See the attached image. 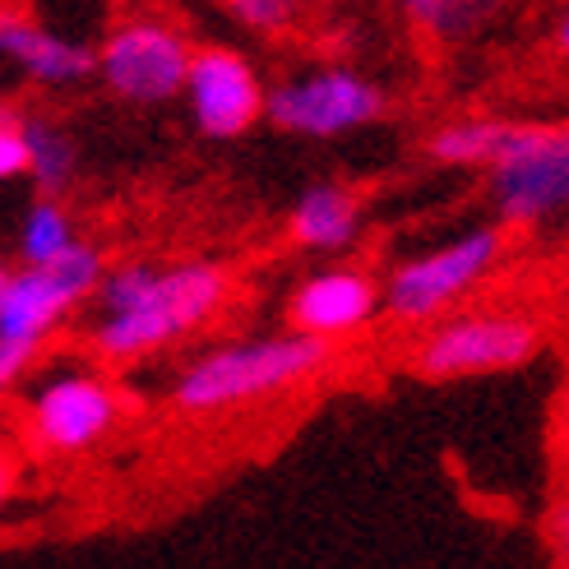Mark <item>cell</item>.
Wrapping results in <instances>:
<instances>
[{
	"instance_id": "cell-1",
	"label": "cell",
	"mask_w": 569,
	"mask_h": 569,
	"mask_svg": "<svg viewBox=\"0 0 569 569\" xmlns=\"http://www.w3.org/2000/svg\"><path fill=\"white\" fill-rule=\"evenodd\" d=\"M232 282V269L218 260H126L107 269L93 297L98 320L89 329L98 361L130 366L177 348L227 306Z\"/></svg>"
},
{
	"instance_id": "cell-2",
	"label": "cell",
	"mask_w": 569,
	"mask_h": 569,
	"mask_svg": "<svg viewBox=\"0 0 569 569\" xmlns=\"http://www.w3.org/2000/svg\"><path fill=\"white\" fill-rule=\"evenodd\" d=\"M329 361H333L329 338L301 333V329L237 338V343H222L186 366L172 385V403L190 417L250 408L320 380L329 371Z\"/></svg>"
},
{
	"instance_id": "cell-3",
	"label": "cell",
	"mask_w": 569,
	"mask_h": 569,
	"mask_svg": "<svg viewBox=\"0 0 569 569\" xmlns=\"http://www.w3.org/2000/svg\"><path fill=\"white\" fill-rule=\"evenodd\" d=\"M505 260V227H468L431 250L398 260L385 273V316L403 329H426L453 316L477 288H487Z\"/></svg>"
},
{
	"instance_id": "cell-4",
	"label": "cell",
	"mask_w": 569,
	"mask_h": 569,
	"mask_svg": "<svg viewBox=\"0 0 569 569\" xmlns=\"http://www.w3.org/2000/svg\"><path fill=\"white\" fill-rule=\"evenodd\" d=\"M107 278V260L93 241H79L61 260L19 264L0 288V343L42 357L66 320L89 306Z\"/></svg>"
},
{
	"instance_id": "cell-5",
	"label": "cell",
	"mask_w": 569,
	"mask_h": 569,
	"mask_svg": "<svg viewBox=\"0 0 569 569\" xmlns=\"http://www.w3.org/2000/svg\"><path fill=\"white\" fill-rule=\"evenodd\" d=\"M190 61V33L158 10L117 19L98 42V79L126 107H167L172 98H181Z\"/></svg>"
},
{
	"instance_id": "cell-6",
	"label": "cell",
	"mask_w": 569,
	"mask_h": 569,
	"mask_svg": "<svg viewBox=\"0 0 569 569\" xmlns=\"http://www.w3.org/2000/svg\"><path fill=\"white\" fill-rule=\"evenodd\" d=\"M547 343V329L523 310H453L426 325L412 352V371L421 380H468L528 366Z\"/></svg>"
},
{
	"instance_id": "cell-7",
	"label": "cell",
	"mask_w": 569,
	"mask_h": 569,
	"mask_svg": "<svg viewBox=\"0 0 569 569\" xmlns=\"http://www.w3.org/2000/svg\"><path fill=\"white\" fill-rule=\"evenodd\" d=\"M385 111H389V93L371 74L352 66L292 70L273 83L264 102L269 126L297 139H343L385 121Z\"/></svg>"
},
{
	"instance_id": "cell-8",
	"label": "cell",
	"mask_w": 569,
	"mask_h": 569,
	"mask_svg": "<svg viewBox=\"0 0 569 569\" xmlns=\"http://www.w3.org/2000/svg\"><path fill=\"white\" fill-rule=\"evenodd\" d=\"M487 194L500 227H542L569 213V130L519 121L487 167Z\"/></svg>"
},
{
	"instance_id": "cell-9",
	"label": "cell",
	"mask_w": 569,
	"mask_h": 569,
	"mask_svg": "<svg viewBox=\"0 0 569 569\" xmlns=\"http://www.w3.org/2000/svg\"><path fill=\"white\" fill-rule=\"evenodd\" d=\"M121 389L98 371H56L28 403V440L42 453H89L121 426Z\"/></svg>"
},
{
	"instance_id": "cell-10",
	"label": "cell",
	"mask_w": 569,
	"mask_h": 569,
	"mask_svg": "<svg viewBox=\"0 0 569 569\" xmlns=\"http://www.w3.org/2000/svg\"><path fill=\"white\" fill-rule=\"evenodd\" d=\"M181 98L190 111V126L204 139H241L246 130L264 121L269 89L246 51L204 42V47H194Z\"/></svg>"
},
{
	"instance_id": "cell-11",
	"label": "cell",
	"mask_w": 569,
	"mask_h": 569,
	"mask_svg": "<svg viewBox=\"0 0 569 569\" xmlns=\"http://www.w3.org/2000/svg\"><path fill=\"white\" fill-rule=\"evenodd\" d=\"M376 316H385V282L361 264H325L306 273L288 297V329L329 338V343L361 333Z\"/></svg>"
},
{
	"instance_id": "cell-12",
	"label": "cell",
	"mask_w": 569,
	"mask_h": 569,
	"mask_svg": "<svg viewBox=\"0 0 569 569\" xmlns=\"http://www.w3.org/2000/svg\"><path fill=\"white\" fill-rule=\"evenodd\" d=\"M0 56L38 89H74L83 79H98V47L74 42L19 10H0Z\"/></svg>"
},
{
	"instance_id": "cell-13",
	"label": "cell",
	"mask_w": 569,
	"mask_h": 569,
	"mask_svg": "<svg viewBox=\"0 0 569 569\" xmlns=\"http://www.w3.org/2000/svg\"><path fill=\"white\" fill-rule=\"evenodd\" d=\"M361 237V194L343 181H316L292 199L288 241L310 254H343Z\"/></svg>"
},
{
	"instance_id": "cell-14",
	"label": "cell",
	"mask_w": 569,
	"mask_h": 569,
	"mask_svg": "<svg viewBox=\"0 0 569 569\" xmlns=\"http://www.w3.org/2000/svg\"><path fill=\"white\" fill-rule=\"evenodd\" d=\"M389 6L426 42L463 47V42L491 38L509 14H519L523 0H389Z\"/></svg>"
},
{
	"instance_id": "cell-15",
	"label": "cell",
	"mask_w": 569,
	"mask_h": 569,
	"mask_svg": "<svg viewBox=\"0 0 569 569\" xmlns=\"http://www.w3.org/2000/svg\"><path fill=\"white\" fill-rule=\"evenodd\" d=\"M515 126L519 121H505V117H453V121L431 130L426 158L440 162V167H477V172H487V167L505 153Z\"/></svg>"
},
{
	"instance_id": "cell-16",
	"label": "cell",
	"mask_w": 569,
	"mask_h": 569,
	"mask_svg": "<svg viewBox=\"0 0 569 569\" xmlns=\"http://www.w3.org/2000/svg\"><path fill=\"white\" fill-rule=\"evenodd\" d=\"M19 126H23V139H28V177H33V186L42 194H66L79 177L74 134L51 117H28Z\"/></svg>"
},
{
	"instance_id": "cell-17",
	"label": "cell",
	"mask_w": 569,
	"mask_h": 569,
	"mask_svg": "<svg viewBox=\"0 0 569 569\" xmlns=\"http://www.w3.org/2000/svg\"><path fill=\"white\" fill-rule=\"evenodd\" d=\"M74 246H79V227H74V213L61 204V194H38L19 222V260L47 264V260H61Z\"/></svg>"
},
{
	"instance_id": "cell-18",
	"label": "cell",
	"mask_w": 569,
	"mask_h": 569,
	"mask_svg": "<svg viewBox=\"0 0 569 569\" xmlns=\"http://www.w3.org/2000/svg\"><path fill=\"white\" fill-rule=\"evenodd\" d=\"M222 10L232 14L246 33L282 38L306 23V14L316 10V0H222Z\"/></svg>"
},
{
	"instance_id": "cell-19",
	"label": "cell",
	"mask_w": 569,
	"mask_h": 569,
	"mask_svg": "<svg viewBox=\"0 0 569 569\" xmlns=\"http://www.w3.org/2000/svg\"><path fill=\"white\" fill-rule=\"evenodd\" d=\"M14 177H28V139L19 121L0 126V181H14Z\"/></svg>"
},
{
	"instance_id": "cell-20",
	"label": "cell",
	"mask_w": 569,
	"mask_h": 569,
	"mask_svg": "<svg viewBox=\"0 0 569 569\" xmlns=\"http://www.w3.org/2000/svg\"><path fill=\"white\" fill-rule=\"evenodd\" d=\"M547 542H551V556L560 569H569V500H560L551 509V523H547Z\"/></svg>"
},
{
	"instance_id": "cell-21",
	"label": "cell",
	"mask_w": 569,
	"mask_h": 569,
	"mask_svg": "<svg viewBox=\"0 0 569 569\" xmlns=\"http://www.w3.org/2000/svg\"><path fill=\"white\" fill-rule=\"evenodd\" d=\"M14 481H19V468H14L10 453L0 449V505H6V500L14 496Z\"/></svg>"
},
{
	"instance_id": "cell-22",
	"label": "cell",
	"mask_w": 569,
	"mask_h": 569,
	"mask_svg": "<svg viewBox=\"0 0 569 569\" xmlns=\"http://www.w3.org/2000/svg\"><path fill=\"white\" fill-rule=\"evenodd\" d=\"M556 47L569 56V10H565V14H560V23H556Z\"/></svg>"
},
{
	"instance_id": "cell-23",
	"label": "cell",
	"mask_w": 569,
	"mask_h": 569,
	"mask_svg": "<svg viewBox=\"0 0 569 569\" xmlns=\"http://www.w3.org/2000/svg\"><path fill=\"white\" fill-rule=\"evenodd\" d=\"M10 121H19V117H14V111H10L6 102H0V126H10Z\"/></svg>"
},
{
	"instance_id": "cell-24",
	"label": "cell",
	"mask_w": 569,
	"mask_h": 569,
	"mask_svg": "<svg viewBox=\"0 0 569 569\" xmlns=\"http://www.w3.org/2000/svg\"><path fill=\"white\" fill-rule=\"evenodd\" d=\"M6 278H10V269H6V264H0V288H6Z\"/></svg>"
},
{
	"instance_id": "cell-25",
	"label": "cell",
	"mask_w": 569,
	"mask_h": 569,
	"mask_svg": "<svg viewBox=\"0 0 569 569\" xmlns=\"http://www.w3.org/2000/svg\"><path fill=\"white\" fill-rule=\"evenodd\" d=\"M0 83H6V56H0Z\"/></svg>"
},
{
	"instance_id": "cell-26",
	"label": "cell",
	"mask_w": 569,
	"mask_h": 569,
	"mask_svg": "<svg viewBox=\"0 0 569 569\" xmlns=\"http://www.w3.org/2000/svg\"><path fill=\"white\" fill-rule=\"evenodd\" d=\"M565 403H569V393H565Z\"/></svg>"
}]
</instances>
